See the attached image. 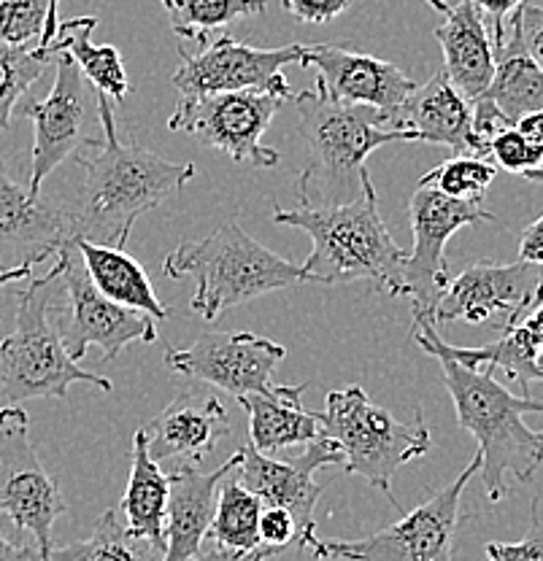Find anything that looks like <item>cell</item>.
Here are the masks:
<instances>
[{
	"mask_svg": "<svg viewBox=\"0 0 543 561\" xmlns=\"http://www.w3.org/2000/svg\"><path fill=\"white\" fill-rule=\"evenodd\" d=\"M433 359L441 362L460 426L478 443V476L487 496L500 502L539 472L543 437L524 424V413H541L543 405L524 394H511L495 381V373L468 370L443 354H433Z\"/></svg>",
	"mask_w": 543,
	"mask_h": 561,
	"instance_id": "3",
	"label": "cell"
},
{
	"mask_svg": "<svg viewBox=\"0 0 543 561\" xmlns=\"http://www.w3.org/2000/svg\"><path fill=\"white\" fill-rule=\"evenodd\" d=\"M122 524L138 540L166 551V511H168V476L149 456L146 432L138 430L133 437V465L127 478L125 496L116 507Z\"/></svg>",
	"mask_w": 543,
	"mask_h": 561,
	"instance_id": "27",
	"label": "cell"
},
{
	"mask_svg": "<svg viewBox=\"0 0 543 561\" xmlns=\"http://www.w3.org/2000/svg\"><path fill=\"white\" fill-rule=\"evenodd\" d=\"M238 467V451L212 472H201L192 465H181L168 476L166 511V551L162 561H186L201 551L212 526L217 491Z\"/></svg>",
	"mask_w": 543,
	"mask_h": 561,
	"instance_id": "22",
	"label": "cell"
},
{
	"mask_svg": "<svg viewBox=\"0 0 543 561\" xmlns=\"http://www.w3.org/2000/svg\"><path fill=\"white\" fill-rule=\"evenodd\" d=\"M446 20L433 35L443 51V73L465 101H478L495 70V46L487 25L468 0L449 5Z\"/></svg>",
	"mask_w": 543,
	"mask_h": 561,
	"instance_id": "25",
	"label": "cell"
},
{
	"mask_svg": "<svg viewBox=\"0 0 543 561\" xmlns=\"http://www.w3.org/2000/svg\"><path fill=\"white\" fill-rule=\"evenodd\" d=\"M343 465V451L330 440L319 435L306 446V454L295 459L282 461L254 451L252 446L238 448V467L233 476L249 491L260 496L262 505L284 507L297 524V548L306 551L308 542L317 537V522L314 511L323 496V486L317 483V472L323 467Z\"/></svg>",
	"mask_w": 543,
	"mask_h": 561,
	"instance_id": "16",
	"label": "cell"
},
{
	"mask_svg": "<svg viewBox=\"0 0 543 561\" xmlns=\"http://www.w3.org/2000/svg\"><path fill=\"white\" fill-rule=\"evenodd\" d=\"M171 31L184 41L206 44L208 33L241 20L265 14L268 0H162Z\"/></svg>",
	"mask_w": 543,
	"mask_h": 561,
	"instance_id": "32",
	"label": "cell"
},
{
	"mask_svg": "<svg viewBox=\"0 0 543 561\" xmlns=\"http://www.w3.org/2000/svg\"><path fill=\"white\" fill-rule=\"evenodd\" d=\"M535 302H541V265L522 260L511 265H495L482 260L465 267L457 278H449L428 319L433 324H449V321L484 324L495 313H508L506 330L517 324Z\"/></svg>",
	"mask_w": 543,
	"mask_h": 561,
	"instance_id": "17",
	"label": "cell"
},
{
	"mask_svg": "<svg viewBox=\"0 0 543 561\" xmlns=\"http://www.w3.org/2000/svg\"><path fill=\"white\" fill-rule=\"evenodd\" d=\"M49 20V0H0V44L33 46L41 44Z\"/></svg>",
	"mask_w": 543,
	"mask_h": 561,
	"instance_id": "35",
	"label": "cell"
},
{
	"mask_svg": "<svg viewBox=\"0 0 543 561\" xmlns=\"http://www.w3.org/2000/svg\"><path fill=\"white\" fill-rule=\"evenodd\" d=\"M487 157H493V165L498 171L522 175V179L541 181L543 165V144H533L517 130V127H504L495 133L487 144Z\"/></svg>",
	"mask_w": 543,
	"mask_h": 561,
	"instance_id": "36",
	"label": "cell"
},
{
	"mask_svg": "<svg viewBox=\"0 0 543 561\" xmlns=\"http://www.w3.org/2000/svg\"><path fill=\"white\" fill-rule=\"evenodd\" d=\"M541 25L539 5H519L508 22L504 41L495 46V70L482 101L493 103L508 125L543 111Z\"/></svg>",
	"mask_w": 543,
	"mask_h": 561,
	"instance_id": "19",
	"label": "cell"
},
{
	"mask_svg": "<svg viewBox=\"0 0 543 561\" xmlns=\"http://www.w3.org/2000/svg\"><path fill=\"white\" fill-rule=\"evenodd\" d=\"M308 383L276 386L273 394H244L238 402L249 413L254 451L271 456L292 446H308L319 437V413L303 408Z\"/></svg>",
	"mask_w": 543,
	"mask_h": 561,
	"instance_id": "26",
	"label": "cell"
},
{
	"mask_svg": "<svg viewBox=\"0 0 543 561\" xmlns=\"http://www.w3.org/2000/svg\"><path fill=\"white\" fill-rule=\"evenodd\" d=\"M301 138L312 162L301 175V206H341L354 201L371 181L365 160L387 144L417 140L414 133L393 130L376 108L330 101L317 84L295 95Z\"/></svg>",
	"mask_w": 543,
	"mask_h": 561,
	"instance_id": "4",
	"label": "cell"
},
{
	"mask_svg": "<svg viewBox=\"0 0 543 561\" xmlns=\"http://www.w3.org/2000/svg\"><path fill=\"white\" fill-rule=\"evenodd\" d=\"M31 284L16 295L14 332L0 341V400L20 405L38 397L63 400L73 383H90L101 391H111L114 383L98 373H87L63 348L52 319V280L27 278Z\"/></svg>",
	"mask_w": 543,
	"mask_h": 561,
	"instance_id": "7",
	"label": "cell"
},
{
	"mask_svg": "<svg viewBox=\"0 0 543 561\" xmlns=\"http://www.w3.org/2000/svg\"><path fill=\"white\" fill-rule=\"evenodd\" d=\"M287 348L254 332H206L186 348H168L173 373L212 383L238 400L244 394H273V373Z\"/></svg>",
	"mask_w": 543,
	"mask_h": 561,
	"instance_id": "15",
	"label": "cell"
},
{
	"mask_svg": "<svg viewBox=\"0 0 543 561\" xmlns=\"http://www.w3.org/2000/svg\"><path fill=\"white\" fill-rule=\"evenodd\" d=\"M149 456L160 465L168 459L201 461L230 435L227 408L212 394H181L157 419L144 426Z\"/></svg>",
	"mask_w": 543,
	"mask_h": 561,
	"instance_id": "23",
	"label": "cell"
},
{
	"mask_svg": "<svg viewBox=\"0 0 543 561\" xmlns=\"http://www.w3.org/2000/svg\"><path fill=\"white\" fill-rule=\"evenodd\" d=\"M186 561H265V557H262V553H233V551H225V548L214 546V542L206 540L201 546V551Z\"/></svg>",
	"mask_w": 543,
	"mask_h": 561,
	"instance_id": "42",
	"label": "cell"
},
{
	"mask_svg": "<svg viewBox=\"0 0 543 561\" xmlns=\"http://www.w3.org/2000/svg\"><path fill=\"white\" fill-rule=\"evenodd\" d=\"M513 127H517L524 138L533 140V144H543V111H539V114L522 116V119L513 122Z\"/></svg>",
	"mask_w": 543,
	"mask_h": 561,
	"instance_id": "43",
	"label": "cell"
},
{
	"mask_svg": "<svg viewBox=\"0 0 543 561\" xmlns=\"http://www.w3.org/2000/svg\"><path fill=\"white\" fill-rule=\"evenodd\" d=\"M301 66L317 70V87L330 101L376 108L387 122L417 90V81L408 79L395 62L341 44H306Z\"/></svg>",
	"mask_w": 543,
	"mask_h": 561,
	"instance_id": "18",
	"label": "cell"
},
{
	"mask_svg": "<svg viewBox=\"0 0 543 561\" xmlns=\"http://www.w3.org/2000/svg\"><path fill=\"white\" fill-rule=\"evenodd\" d=\"M495 175H498V168L482 157H452V160L441 162L433 171L425 173L419 179V186L441 192L443 197H452V201L482 203L484 192L489 190Z\"/></svg>",
	"mask_w": 543,
	"mask_h": 561,
	"instance_id": "34",
	"label": "cell"
},
{
	"mask_svg": "<svg viewBox=\"0 0 543 561\" xmlns=\"http://www.w3.org/2000/svg\"><path fill=\"white\" fill-rule=\"evenodd\" d=\"M60 3L63 0H49V20H46V31H44V38H41L38 49H46V46L55 41L57 25H60Z\"/></svg>",
	"mask_w": 543,
	"mask_h": 561,
	"instance_id": "45",
	"label": "cell"
},
{
	"mask_svg": "<svg viewBox=\"0 0 543 561\" xmlns=\"http://www.w3.org/2000/svg\"><path fill=\"white\" fill-rule=\"evenodd\" d=\"M519 260L530 265H541L543 260V236H541V216H535L519 236Z\"/></svg>",
	"mask_w": 543,
	"mask_h": 561,
	"instance_id": "41",
	"label": "cell"
},
{
	"mask_svg": "<svg viewBox=\"0 0 543 561\" xmlns=\"http://www.w3.org/2000/svg\"><path fill=\"white\" fill-rule=\"evenodd\" d=\"M233 472L222 481V491H217V507L206 540L233 553H262L260 535H257L262 502Z\"/></svg>",
	"mask_w": 543,
	"mask_h": 561,
	"instance_id": "30",
	"label": "cell"
},
{
	"mask_svg": "<svg viewBox=\"0 0 543 561\" xmlns=\"http://www.w3.org/2000/svg\"><path fill=\"white\" fill-rule=\"evenodd\" d=\"M284 11L295 20L308 22V25H325L341 16L352 5V0H282Z\"/></svg>",
	"mask_w": 543,
	"mask_h": 561,
	"instance_id": "40",
	"label": "cell"
},
{
	"mask_svg": "<svg viewBox=\"0 0 543 561\" xmlns=\"http://www.w3.org/2000/svg\"><path fill=\"white\" fill-rule=\"evenodd\" d=\"M52 273L57 280H63L68 300L66 308L55 306L52 300V319H55L63 348L73 362H79L90 346L101 348L103 362H109L131 343L157 341V321L149 313L120 306L95 289L81 265L73 236L55 254Z\"/></svg>",
	"mask_w": 543,
	"mask_h": 561,
	"instance_id": "9",
	"label": "cell"
},
{
	"mask_svg": "<svg viewBox=\"0 0 543 561\" xmlns=\"http://www.w3.org/2000/svg\"><path fill=\"white\" fill-rule=\"evenodd\" d=\"M482 461L478 454L471 465L457 476V481L446 489L435 491L433 496L414 507L411 513H403L395 524L360 537V540H319L314 537L306 551L314 559L332 561H454V540H457L460 526V500L463 491L476 476Z\"/></svg>",
	"mask_w": 543,
	"mask_h": 561,
	"instance_id": "8",
	"label": "cell"
},
{
	"mask_svg": "<svg viewBox=\"0 0 543 561\" xmlns=\"http://www.w3.org/2000/svg\"><path fill=\"white\" fill-rule=\"evenodd\" d=\"M73 243L79 249L87 276L101 295L133 311L149 313L155 321L168 319V308L155 295L149 276L133 256L125 254V249H111V245H98L81 238H73Z\"/></svg>",
	"mask_w": 543,
	"mask_h": 561,
	"instance_id": "28",
	"label": "cell"
},
{
	"mask_svg": "<svg viewBox=\"0 0 543 561\" xmlns=\"http://www.w3.org/2000/svg\"><path fill=\"white\" fill-rule=\"evenodd\" d=\"M257 535H260V551L265 553V559H271L297 542V524L284 507L262 505Z\"/></svg>",
	"mask_w": 543,
	"mask_h": 561,
	"instance_id": "37",
	"label": "cell"
},
{
	"mask_svg": "<svg viewBox=\"0 0 543 561\" xmlns=\"http://www.w3.org/2000/svg\"><path fill=\"white\" fill-rule=\"evenodd\" d=\"M319 435L343 451V472L365 478L403 513L393 496V476L403 465L430 454V426L422 411L411 421H398L387 408L367 400L360 386L330 391L319 413Z\"/></svg>",
	"mask_w": 543,
	"mask_h": 561,
	"instance_id": "6",
	"label": "cell"
},
{
	"mask_svg": "<svg viewBox=\"0 0 543 561\" xmlns=\"http://www.w3.org/2000/svg\"><path fill=\"white\" fill-rule=\"evenodd\" d=\"M273 221L297 227L312 238V256L303 262L312 284L371 280L378 291L403 297V267L408 254L393 241L378 214L373 181L362 186L354 201L341 206H276Z\"/></svg>",
	"mask_w": 543,
	"mask_h": 561,
	"instance_id": "2",
	"label": "cell"
},
{
	"mask_svg": "<svg viewBox=\"0 0 543 561\" xmlns=\"http://www.w3.org/2000/svg\"><path fill=\"white\" fill-rule=\"evenodd\" d=\"M68 511L55 478L41 467L31 443V419L20 405L0 408V513L33 537L41 561H49L52 526Z\"/></svg>",
	"mask_w": 543,
	"mask_h": 561,
	"instance_id": "11",
	"label": "cell"
},
{
	"mask_svg": "<svg viewBox=\"0 0 543 561\" xmlns=\"http://www.w3.org/2000/svg\"><path fill=\"white\" fill-rule=\"evenodd\" d=\"M282 105V98L262 95V92L190 95L173 111L168 127L173 133L197 138L212 149L225 151L236 162L276 168L282 157L271 146H262V136Z\"/></svg>",
	"mask_w": 543,
	"mask_h": 561,
	"instance_id": "13",
	"label": "cell"
},
{
	"mask_svg": "<svg viewBox=\"0 0 543 561\" xmlns=\"http://www.w3.org/2000/svg\"><path fill=\"white\" fill-rule=\"evenodd\" d=\"M0 561H41L36 548H20L0 535Z\"/></svg>",
	"mask_w": 543,
	"mask_h": 561,
	"instance_id": "44",
	"label": "cell"
},
{
	"mask_svg": "<svg viewBox=\"0 0 543 561\" xmlns=\"http://www.w3.org/2000/svg\"><path fill=\"white\" fill-rule=\"evenodd\" d=\"M68 238L71 225L66 216L16 184L0 160V271L55 260Z\"/></svg>",
	"mask_w": 543,
	"mask_h": 561,
	"instance_id": "21",
	"label": "cell"
},
{
	"mask_svg": "<svg viewBox=\"0 0 543 561\" xmlns=\"http://www.w3.org/2000/svg\"><path fill=\"white\" fill-rule=\"evenodd\" d=\"M425 3H428L430 9H435L438 14H446V11H449V3H446V0H425Z\"/></svg>",
	"mask_w": 543,
	"mask_h": 561,
	"instance_id": "47",
	"label": "cell"
},
{
	"mask_svg": "<svg viewBox=\"0 0 543 561\" xmlns=\"http://www.w3.org/2000/svg\"><path fill=\"white\" fill-rule=\"evenodd\" d=\"M414 230V251L403 267V297L414 300V313H433L443 286L449 284L446 243L457 230L478 221H495L493 210L482 203L452 201L441 192L417 186L408 203Z\"/></svg>",
	"mask_w": 543,
	"mask_h": 561,
	"instance_id": "14",
	"label": "cell"
},
{
	"mask_svg": "<svg viewBox=\"0 0 543 561\" xmlns=\"http://www.w3.org/2000/svg\"><path fill=\"white\" fill-rule=\"evenodd\" d=\"M98 108L103 138L92 146V154H76L84 184L68 225L71 236L81 241L125 249L138 216L179 195L186 181L195 179L197 168L192 162L166 160L138 144H122L116 138L114 108L101 92Z\"/></svg>",
	"mask_w": 543,
	"mask_h": 561,
	"instance_id": "1",
	"label": "cell"
},
{
	"mask_svg": "<svg viewBox=\"0 0 543 561\" xmlns=\"http://www.w3.org/2000/svg\"><path fill=\"white\" fill-rule=\"evenodd\" d=\"M98 20L95 16H73L57 25L55 41L46 49L49 51H66L81 70L90 87L109 101H125L131 92V81H127L125 62L116 46L95 44L92 33H95Z\"/></svg>",
	"mask_w": 543,
	"mask_h": 561,
	"instance_id": "29",
	"label": "cell"
},
{
	"mask_svg": "<svg viewBox=\"0 0 543 561\" xmlns=\"http://www.w3.org/2000/svg\"><path fill=\"white\" fill-rule=\"evenodd\" d=\"M487 561H543L539 500H533V526L522 542H489Z\"/></svg>",
	"mask_w": 543,
	"mask_h": 561,
	"instance_id": "38",
	"label": "cell"
},
{
	"mask_svg": "<svg viewBox=\"0 0 543 561\" xmlns=\"http://www.w3.org/2000/svg\"><path fill=\"white\" fill-rule=\"evenodd\" d=\"M306 44H287L279 49H257L238 44L233 35L206 41L197 55H186L179 46L181 66L173 73V87L184 98L217 95V92H262V95L295 98L284 68L301 66Z\"/></svg>",
	"mask_w": 543,
	"mask_h": 561,
	"instance_id": "12",
	"label": "cell"
},
{
	"mask_svg": "<svg viewBox=\"0 0 543 561\" xmlns=\"http://www.w3.org/2000/svg\"><path fill=\"white\" fill-rule=\"evenodd\" d=\"M162 273L173 280H195L190 306L206 321L271 291L312 284L303 265H292L265 249L236 221H227L201 241L179 243L162 262Z\"/></svg>",
	"mask_w": 543,
	"mask_h": 561,
	"instance_id": "5",
	"label": "cell"
},
{
	"mask_svg": "<svg viewBox=\"0 0 543 561\" xmlns=\"http://www.w3.org/2000/svg\"><path fill=\"white\" fill-rule=\"evenodd\" d=\"M52 62L55 55L49 49L0 44V130H9L20 98L49 70Z\"/></svg>",
	"mask_w": 543,
	"mask_h": 561,
	"instance_id": "33",
	"label": "cell"
},
{
	"mask_svg": "<svg viewBox=\"0 0 543 561\" xmlns=\"http://www.w3.org/2000/svg\"><path fill=\"white\" fill-rule=\"evenodd\" d=\"M414 343L425 351V354H443L454 359L457 365L468 367V370H489V373H506L511 381L522 386H533L543 381L541 370V346H543V319H541V302L530 308L528 316H522V324H511L504 330V337L495 343L478 348L465 346H449L441 335H438L435 324L422 313H414Z\"/></svg>",
	"mask_w": 543,
	"mask_h": 561,
	"instance_id": "20",
	"label": "cell"
},
{
	"mask_svg": "<svg viewBox=\"0 0 543 561\" xmlns=\"http://www.w3.org/2000/svg\"><path fill=\"white\" fill-rule=\"evenodd\" d=\"M387 127L414 133L417 140L449 146L454 157H476L471 133V101H465L446 73L430 76L428 84L419 87L389 116Z\"/></svg>",
	"mask_w": 543,
	"mask_h": 561,
	"instance_id": "24",
	"label": "cell"
},
{
	"mask_svg": "<svg viewBox=\"0 0 543 561\" xmlns=\"http://www.w3.org/2000/svg\"><path fill=\"white\" fill-rule=\"evenodd\" d=\"M52 55H55L52 66L57 73L49 95L44 101H27L14 108L36 127L31 181H27V192L36 197H41V184L46 175L60 162L92 149L103 138L98 92L66 51H52Z\"/></svg>",
	"mask_w": 543,
	"mask_h": 561,
	"instance_id": "10",
	"label": "cell"
},
{
	"mask_svg": "<svg viewBox=\"0 0 543 561\" xmlns=\"http://www.w3.org/2000/svg\"><path fill=\"white\" fill-rule=\"evenodd\" d=\"M33 276V267H14V271H0V286L14 284V280H27Z\"/></svg>",
	"mask_w": 543,
	"mask_h": 561,
	"instance_id": "46",
	"label": "cell"
},
{
	"mask_svg": "<svg viewBox=\"0 0 543 561\" xmlns=\"http://www.w3.org/2000/svg\"><path fill=\"white\" fill-rule=\"evenodd\" d=\"M468 3L476 9V14L482 16L484 25H487L493 46H498L500 41H504L511 16L517 14L519 5H524L528 0H468Z\"/></svg>",
	"mask_w": 543,
	"mask_h": 561,
	"instance_id": "39",
	"label": "cell"
},
{
	"mask_svg": "<svg viewBox=\"0 0 543 561\" xmlns=\"http://www.w3.org/2000/svg\"><path fill=\"white\" fill-rule=\"evenodd\" d=\"M49 561H162V548L133 537L122 524L120 511L111 507L98 518L84 542L52 548Z\"/></svg>",
	"mask_w": 543,
	"mask_h": 561,
	"instance_id": "31",
	"label": "cell"
}]
</instances>
